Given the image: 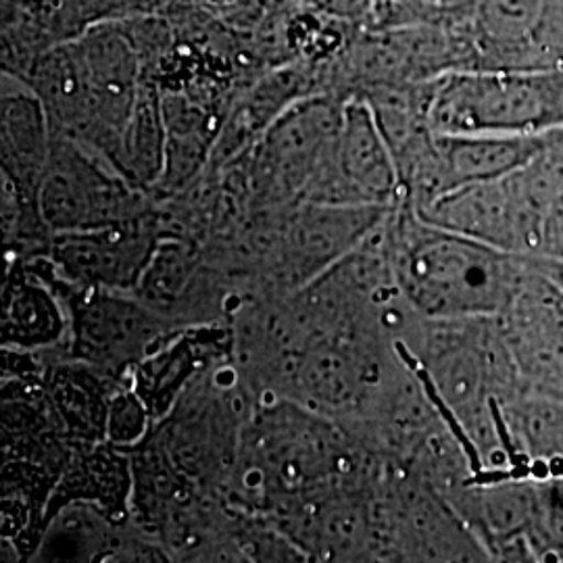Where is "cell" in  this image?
I'll use <instances>...</instances> for the list:
<instances>
[{"label": "cell", "instance_id": "cell-1", "mask_svg": "<svg viewBox=\"0 0 563 563\" xmlns=\"http://www.w3.org/2000/svg\"><path fill=\"white\" fill-rule=\"evenodd\" d=\"M402 234V288L423 313L434 318H499L532 269L528 255L441 228L423 220L416 209Z\"/></svg>", "mask_w": 563, "mask_h": 563}, {"label": "cell", "instance_id": "cell-2", "mask_svg": "<svg viewBox=\"0 0 563 563\" xmlns=\"http://www.w3.org/2000/svg\"><path fill=\"white\" fill-rule=\"evenodd\" d=\"M428 121L441 134L537 136L563 130V69H465L439 78Z\"/></svg>", "mask_w": 563, "mask_h": 563}, {"label": "cell", "instance_id": "cell-3", "mask_svg": "<svg viewBox=\"0 0 563 563\" xmlns=\"http://www.w3.org/2000/svg\"><path fill=\"white\" fill-rule=\"evenodd\" d=\"M423 220L516 255H537L544 213L539 162L493 180L453 188L416 209Z\"/></svg>", "mask_w": 563, "mask_h": 563}, {"label": "cell", "instance_id": "cell-4", "mask_svg": "<svg viewBox=\"0 0 563 563\" xmlns=\"http://www.w3.org/2000/svg\"><path fill=\"white\" fill-rule=\"evenodd\" d=\"M474 69H563V0H472Z\"/></svg>", "mask_w": 563, "mask_h": 563}, {"label": "cell", "instance_id": "cell-5", "mask_svg": "<svg viewBox=\"0 0 563 563\" xmlns=\"http://www.w3.org/2000/svg\"><path fill=\"white\" fill-rule=\"evenodd\" d=\"M530 267L497 322L523 393L563 401V288Z\"/></svg>", "mask_w": 563, "mask_h": 563}, {"label": "cell", "instance_id": "cell-6", "mask_svg": "<svg viewBox=\"0 0 563 563\" xmlns=\"http://www.w3.org/2000/svg\"><path fill=\"white\" fill-rule=\"evenodd\" d=\"M336 157L342 180L363 202L380 205L399 192L393 151L365 99L344 102Z\"/></svg>", "mask_w": 563, "mask_h": 563}, {"label": "cell", "instance_id": "cell-7", "mask_svg": "<svg viewBox=\"0 0 563 563\" xmlns=\"http://www.w3.org/2000/svg\"><path fill=\"white\" fill-rule=\"evenodd\" d=\"M555 132L537 136L499 134H441L437 132V157L443 195L474 181L493 180L537 159Z\"/></svg>", "mask_w": 563, "mask_h": 563}, {"label": "cell", "instance_id": "cell-8", "mask_svg": "<svg viewBox=\"0 0 563 563\" xmlns=\"http://www.w3.org/2000/svg\"><path fill=\"white\" fill-rule=\"evenodd\" d=\"M537 162L544 178L543 228L537 255L563 262V130L553 134Z\"/></svg>", "mask_w": 563, "mask_h": 563}, {"label": "cell", "instance_id": "cell-9", "mask_svg": "<svg viewBox=\"0 0 563 563\" xmlns=\"http://www.w3.org/2000/svg\"><path fill=\"white\" fill-rule=\"evenodd\" d=\"M470 4L472 0H380L365 27L383 30L460 20L470 11Z\"/></svg>", "mask_w": 563, "mask_h": 563}, {"label": "cell", "instance_id": "cell-10", "mask_svg": "<svg viewBox=\"0 0 563 563\" xmlns=\"http://www.w3.org/2000/svg\"><path fill=\"white\" fill-rule=\"evenodd\" d=\"M225 27L251 34L272 13L278 0H188Z\"/></svg>", "mask_w": 563, "mask_h": 563}, {"label": "cell", "instance_id": "cell-11", "mask_svg": "<svg viewBox=\"0 0 563 563\" xmlns=\"http://www.w3.org/2000/svg\"><path fill=\"white\" fill-rule=\"evenodd\" d=\"M378 2L380 0H311L309 7H316L336 20L365 27L367 21L372 20Z\"/></svg>", "mask_w": 563, "mask_h": 563}, {"label": "cell", "instance_id": "cell-12", "mask_svg": "<svg viewBox=\"0 0 563 563\" xmlns=\"http://www.w3.org/2000/svg\"><path fill=\"white\" fill-rule=\"evenodd\" d=\"M530 262L541 274H544L547 278H551L553 282H558L563 288V262L541 257V255H530Z\"/></svg>", "mask_w": 563, "mask_h": 563}, {"label": "cell", "instance_id": "cell-13", "mask_svg": "<svg viewBox=\"0 0 563 563\" xmlns=\"http://www.w3.org/2000/svg\"><path fill=\"white\" fill-rule=\"evenodd\" d=\"M292 2H302V4H311V0H292Z\"/></svg>", "mask_w": 563, "mask_h": 563}]
</instances>
